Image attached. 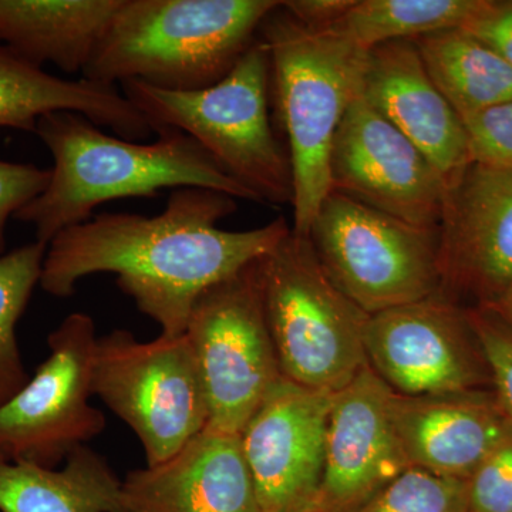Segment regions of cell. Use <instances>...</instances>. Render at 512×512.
Returning <instances> with one entry per match:
<instances>
[{
  "label": "cell",
  "instance_id": "83f0119b",
  "mask_svg": "<svg viewBox=\"0 0 512 512\" xmlns=\"http://www.w3.org/2000/svg\"><path fill=\"white\" fill-rule=\"evenodd\" d=\"M468 511L512 512V430L467 480Z\"/></svg>",
  "mask_w": 512,
  "mask_h": 512
},
{
  "label": "cell",
  "instance_id": "603a6c76",
  "mask_svg": "<svg viewBox=\"0 0 512 512\" xmlns=\"http://www.w3.org/2000/svg\"><path fill=\"white\" fill-rule=\"evenodd\" d=\"M490 0H356L338 28L370 50L394 40H417L463 29Z\"/></svg>",
  "mask_w": 512,
  "mask_h": 512
},
{
  "label": "cell",
  "instance_id": "e0dca14e",
  "mask_svg": "<svg viewBox=\"0 0 512 512\" xmlns=\"http://www.w3.org/2000/svg\"><path fill=\"white\" fill-rule=\"evenodd\" d=\"M362 97L430 158L447 183L473 163L463 121L431 80L414 40L369 50Z\"/></svg>",
  "mask_w": 512,
  "mask_h": 512
},
{
  "label": "cell",
  "instance_id": "f546056e",
  "mask_svg": "<svg viewBox=\"0 0 512 512\" xmlns=\"http://www.w3.org/2000/svg\"><path fill=\"white\" fill-rule=\"evenodd\" d=\"M512 67V2L490 0L463 28Z\"/></svg>",
  "mask_w": 512,
  "mask_h": 512
},
{
  "label": "cell",
  "instance_id": "5b68a950",
  "mask_svg": "<svg viewBox=\"0 0 512 512\" xmlns=\"http://www.w3.org/2000/svg\"><path fill=\"white\" fill-rule=\"evenodd\" d=\"M121 89L156 133L178 130L194 138L258 202L292 204L291 160L269 116L271 57L261 37L207 89L168 92L141 82Z\"/></svg>",
  "mask_w": 512,
  "mask_h": 512
},
{
  "label": "cell",
  "instance_id": "277c9868",
  "mask_svg": "<svg viewBox=\"0 0 512 512\" xmlns=\"http://www.w3.org/2000/svg\"><path fill=\"white\" fill-rule=\"evenodd\" d=\"M271 57V93L288 138L293 178V227L309 229L330 192L333 140L350 106L362 96L367 53L338 26L303 25L278 6L259 29Z\"/></svg>",
  "mask_w": 512,
  "mask_h": 512
},
{
  "label": "cell",
  "instance_id": "6da1fadb",
  "mask_svg": "<svg viewBox=\"0 0 512 512\" xmlns=\"http://www.w3.org/2000/svg\"><path fill=\"white\" fill-rule=\"evenodd\" d=\"M237 208L227 194L190 187L171 191L157 217L100 212L50 241L40 288L69 298L86 276L116 274L120 291L161 335H184L202 293L264 258L291 232L284 218L248 231L218 228Z\"/></svg>",
  "mask_w": 512,
  "mask_h": 512
},
{
  "label": "cell",
  "instance_id": "2e32d148",
  "mask_svg": "<svg viewBox=\"0 0 512 512\" xmlns=\"http://www.w3.org/2000/svg\"><path fill=\"white\" fill-rule=\"evenodd\" d=\"M126 512H262L241 434L207 426L174 456L121 481Z\"/></svg>",
  "mask_w": 512,
  "mask_h": 512
},
{
  "label": "cell",
  "instance_id": "d4e9b609",
  "mask_svg": "<svg viewBox=\"0 0 512 512\" xmlns=\"http://www.w3.org/2000/svg\"><path fill=\"white\" fill-rule=\"evenodd\" d=\"M357 512H470L467 481L410 467Z\"/></svg>",
  "mask_w": 512,
  "mask_h": 512
},
{
  "label": "cell",
  "instance_id": "30bf717a",
  "mask_svg": "<svg viewBox=\"0 0 512 512\" xmlns=\"http://www.w3.org/2000/svg\"><path fill=\"white\" fill-rule=\"evenodd\" d=\"M92 316L74 312L47 338L50 355L0 406V461L56 468L106 429L90 404L96 346Z\"/></svg>",
  "mask_w": 512,
  "mask_h": 512
},
{
  "label": "cell",
  "instance_id": "7402d4cb",
  "mask_svg": "<svg viewBox=\"0 0 512 512\" xmlns=\"http://www.w3.org/2000/svg\"><path fill=\"white\" fill-rule=\"evenodd\" d=\"M427 73L460 119L512 100V67L463 29L414 40Z\"/></svg>",
  "mask_w": 512,
  "mask_h": 512
},
{
  "label": "cell",
  "instance_id": "9a60e30c",
  "mask_svg": "<svg viewBox=\"0 0 512 512\" xmlns=\"http://www.w3.org/2000/svg\"><path fill=\"white\" fill-rule=\"evenodd\" d=\"M393 393L366 365L332 394L316 511L357 512L410 468L394 429Z\"/></svg>",
  "mask_w": 512,
  "mask_h": 512
},
{
  "label": "cell",
  "instance_id": "7c38bea8",
  "mask_svg": "<svg viewBox=\"0 0 512 512\" xmlns=\"http://www.w3.org/2000/svg\"><path fill=\"white\" fill-rule=\"evenodd\" d=\"M329 173L330 191L417 227H440L446 178L362 96L340 123Z\"/></svg>",
  "mask_w": 512,
  "mask_h": 512
},
{
  "label": "cell",
  "instance_id": "7a4b0ae2",
  "mask_svg": "<svg viewBox=\"0 0 512 512\" xmlns=\"http://www.w3.org/2000/svg\"><path fill=\"white\" fill-rule=\"evenodd\" d=\"M35 134L53 158L50 180L15 220L32 225L42 244L89 221L106 202L150 200L164 190L205 188L258 202L194 138L178 130L157 131V141L140 143L109 136L82 114L59 111L37 121Z\"/></svg>",
  "mask_w": 512,
  "mask_h": 512
},
{
  "label": "cell",
  "instance_id": "8fae6325",
  "mask_svg": "<svg viewBox=\"0 0 512 512\" xmlns=\"http://www.w3.org/2000/svg\"><path fill=\"white\" fill-rule=\"evenodd\" d=\"M365 352L370 369L400 396L470 392L491 382L467 309L443 292L370 315Z\"/></svg>",
  "mask_w": 512,
  "mask_h": 512
},
{
  "label": "cell",
  "instance_id": "3957f363",
  "mask_svg": "<svg viewBox=\"0 0 512 512\" xmlns=\"http://www.w3.org/2000/svg\"><path fill=\"white\" fill-rule=\"evenodd\" d=\"M276 0H121L82 76L168 92L207 89L258 39Z\"/></svg>",
  "mask_w": 512,
  "mask_h": 512
},
{
  "label": "cell",
  "instance_id": "ba28073f",
  "mask_svg": "<svg viewBox=\"0 0 512 512\" xmlns=\"http://www.w3.org/2000/svg\"><path fill=\"white\" fill-rule=\"evenodd\" d=\"M93 396L137 434L147 466L174 456L210 423L207 397L187 336L140 342L128 330L97 338Z\"/></svg>",
  "mask_w": 512,
  "mask_h": 512
},
{
  "label": "cell",
  "instance_id": "1f68e13d",
  "mask_svg": "<svg viewBox=\"0 0 512 512\" xmlns=\"http://www.w3.org/2000/svg\"><path fill=\"white\" fill-rule=\"evenodd\" d=\"M487 309H491L498 318L503 320L504 325L512 332V288L505 293L504 298L500 302Z\"/></svg>",
  "mask_w": 512,
  "mask_h": 512
},
{
  "label": "cell",
  "instance_id": "cb8c5ba5",
  "mask_svg": "<svg viewBox=\"0 0 512 512\" xmlns=\"http://www.w3.org/2000/svg\"><path fill=\"white\" fill-rule=\"evenodd\" d=\"M47 245L29 242L0 256V406L29 382L16 336L42 276Z\"/></svg>",
  "mask_w": 512,
  "mask_h": 512
},
{
  "label": "cell",
  "instance_id": "4dcf8cb0",
  "mask_svg": "<svg viewBox=\"0 0 512 512\" xmlns=\"http://www.w3.org/2000/svg\"><path fill=\"white\" fill-rule=\"evenodd\" d=\"M356 0H286L284 8L309 28L325 29L338 25Z\"/></svg>",
  "mask_w": 512,
  "mask_h": 512
},
{
  "label": "cell",
  "instance_id": "5bb4252c",
  "mask_svg": "<svg viewBox=\"0 0 512 512\" xmlns=\"http://www.w3.org/2000/svg\"><path fill=\"white\" fill-rule=\"evenodd\" d=\"M332 394L282 377L241 433L262 512L315 505L326 457Z\"/></svg>",
  "mask_w": 512,
  "mask_h": 512
},
{
  "label": "cell",
  "instance_id": "8992f818",
  "mask_svg": "<svg viewBox=\"0 0 512 512\" xmlns=\"http://www.w3.org/2000/svg\"><path fill=\"white\" fill-rule=\"evenodd\" d=\"M262 298L282 375L336 393L367 365L369 316L330 281L311 239L292 231L259 261Z\"/></svg>",
  "mask_w": 512,
  "mask_h": 512
},
{
  "label": "cell",
  "instance_id": "4316f807",
  "mask_svg": "<svg viewBox=\"0 0 512 512\" xmlns=\"http://www.w3.org/2000/svg\"><path fill=\"white\" fill-rule=\"evenodd\" d=\"M461 121L473 163L512 170V100Z\"/></svg>",
  "mask_w": 512,
  "mask_h": 512
},
{
  "label": "cell",
  "instance_id": "ac0fdd59",
  "mask_svg": "<svg viewBox=\"0 0 512 512\" xmlns=\"http://www.w3.org/2000/svg\"><path fill=\"white\" fill-rule=\"evenodd\" d=\"M392 417L410 467L466 481L512 430L495 394L481 390L393 393Z\"/></svg>",
  "mask_w": 512,
  "mask_h": 512
},
{
  "label": "cell",
  "instance_id": "52a82bcc",
  "mask_svg": "<svg viewBox=\"0 0 512 512\" xmlns=\"http://www.w3.org/2000/svg\"><path fill=\"white\" fill-rule=\"evenodd\" d=\"M308 238L330 281L367 315L441 291L439 229L417 227L330 191Z\"/></svg>",
  "mask_w": 512,
  "mask_h": 512
},
{
  "label": "cell",
  "instance_id": "44dd1931",
  "mask_svg": "<svg viewBox=\"0 0 512 512\" xmlns=\"http://www.w3.org/2000/svg\"><path fill=\"white\" fill-rule=\"evenodd\" d=\"M64 467L0 461V512H126L106 458L77 448Z\"/></svg>",
  "mask_w": 512,
  "mask_h": 512
},
{
  "label": "cell",
  "instance_id": "d6a6232c",
  "mask_svg": "<svg viewBox=\"0 0 512 512\" xmlns=\"http://www.w3.org/2000/svg\"><path fill=\"white\" fill-rule=\"evenodd\" d=\"M299 512H319V511H316L315 508H309V510H303V511H299Z\"/></svg>",
  "mask_w": 512,
  "mask_h": 512
},
{
  "label": "cell",
  "instance_id": "4fadbf2b",
  "mask_svg": "<svg viewBox=\"0 0 512 512\" xmlns=\"http://www.w3.org/2000/svg\"><path fill=\"white\" fill-rule=\"evenodd\" d=\"M441 291L491 308L512 288V170L470 163L447 183Z\"/></svg>",
  "mask_w": 512,
  "mask_h": 512
},
{
  "label": "cell",
  "instance_id": "9c48e42d",
  "mask_svg": "<svg viewBox=\"0 0 512 512\" xmlns=\"http://www.w3.org/2000/svg\"><path fill=\"white\" fill-rule=\"evenodd\" d=\"M259 261L202 293L185 329L207 397L208 426L227 433L241 434L284 377L266 319Z\"/></svg>",
  "mask_w": 512,
  "mask_h": 512
},
{
  "label": "cell",
  "instance_id": "484cf974",
  "mask_svg": "<svg viewBox=\"0 0 512 512\" xmlns=\"http://www.w3.org/2000/svg\"><path fill=\"white\" fill-rule=\"evenodd\" d=\"M476 333L497 402L512 424V332L491 309H467Z\"/></svg>",
  "mask_w": 512,
  "mask_h": 512
},
{
  "label": "cell",
  "instance_id": "ffe728a7",
  "mask_svg": "<svg viewBox=\"0 0 512 512\" xmlns=\"http://www.w3.org/2000/svg\"><path fill=\"white\" fill-rule=\"evenodd\" d=\"M121 0H0V45L33 66L82 73Z\"/></svg>",
  "mask_w": 512,
  "mask_h": 512
},
{
  "label": "cell",
  "instance_id": "f1b7e54d",
  "mask_svg": "<svg viewBox=\"0 0 512 512\" xmlns=\"http://www.w3.org/2000/svg\"><path fill=\"white\" fill-rule=\"evenodd\" d=\"M50 170L29 163L0 160V256L6 254L10 220L49 184Z\"/></svg>",
  "mask_w": 512,
  "mask_h": 512
},
{
  "label": "cell",
  "instance_id": "d6986e66",
  "mask_svg": "<svg viewBox=\"0 0 512 512\" xmlns=\"http://www.w3.org/2000/svg\"><path fill=\"white\" fill-rule=\"evenodd\" d=\"M59 111L82 114L130 141H144L154 133L119 87L53 76L0 45V130L35 133L37 121Z\"/></svg>",
  "mask_w": 512,
  "mask_h": 512
}]
</instances>
